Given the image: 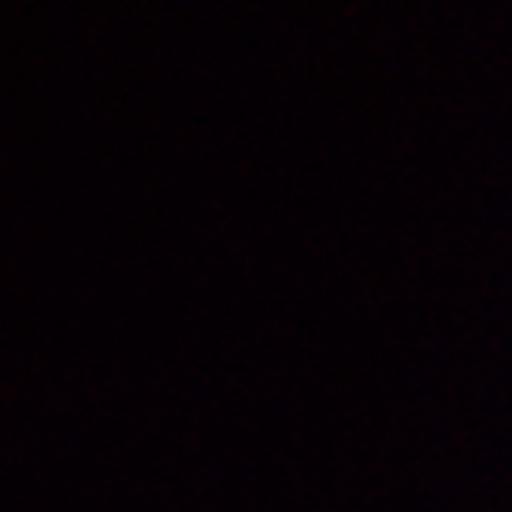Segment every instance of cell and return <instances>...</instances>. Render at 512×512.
I'll use <instances>...</instances> for the list:
<instances>
[]
</instances>
